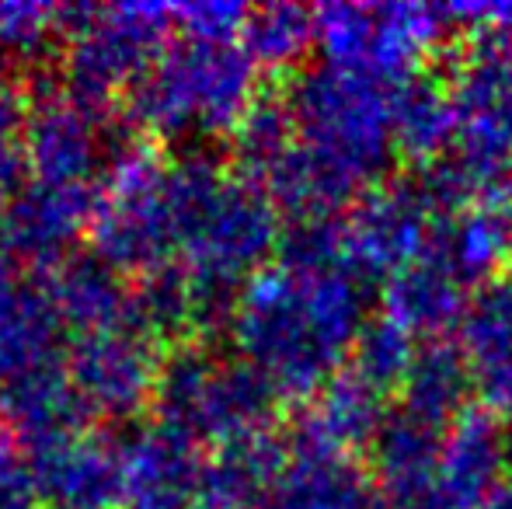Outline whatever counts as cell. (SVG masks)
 <instances>
[{
    "mask_svg": "<svg viewBox=\"0 0 512 509\" xmlns=\"http://www.w3.org/2000/svg\"><path fill=\"white\" fill-rule=\"evenodd\" d=\"M255 509H377V496L352 457L293 447Z\"/></svg>",
    "mask_w": 512,
    "mask_h": 509,
    "instance_id": "15",
    "label": "cell"
},
{
    "mask_svg": "<svg viewBox=\"0 0 512 509\" xmlns=\"http://www.w3.org/2000/svg\"><path fill=\"white\" fill-rule=\"evenodd\" d=\"M418 353V342L391 318H366L359 328L356 346L349 353V374H356L363 384L377 387L380 394L401 391L408 377V367Z\"/></svg>",
    "mask_w": 512,
    "mask_h": 509,
    "instance_id": "21",
    "label": "cell"
},
{
    "mask_svg": "<svg viewBox=\"0 0 512 509\" xmlns=\"http://www.w3.org/2000/svg\"><path fill=\"white\" fill-rule=\"evenodd\" d=\"M443 436V426L418 419L401 405L387 412L370 447L373 482H377L387 509H429Z\"/></svg>",
    "mask_w": 512,
    "mask_h": 509,
    "instance_id": "11",
    "label": "cell"
},
{
    "mask_svg": "<svg viewBox=\"0 0 512 509\" xmlns=\"http://www.w3.org/2000/svg\"><path fill=\"white\" fill-rule=\"evenodd\" d=\"M95 126L91 116L74 102H46L28 112L25 126V164L35 171V182L49 185H88L95 164Z\"/></svg>",
    "mask_w": 512,
    "mask_h": 509,
    "instance_id": "18",
    "label": "cell"
},
{
    "mask_svg": "<svg viewBox=\"0 0 512 509\" xmlns=\"http://www.w3.org/2000/svg\"><path fill=\"white\" fill-rule=\"evenodd\" d=\"M241 42L258 67H293L317 46V11L297 4L248 11Z\"/></svg>",
    "mask_w": 512,
    "mask_h": 509,
    "instance_id": "20",
    "label": "cell"
},
{
    "mask_svg": "<svg viewBox=\"0 0 512 509\" xmlns=\"http://www.w3.org/2000/svg\"><path fill=\"white\" fill-rule=\"evenodd\" d=\"M474 394L471 367L457 342H418V353L401 384V408L425 422L450 429L467 412V398Z\"/></svg>",
    "mask_w": 512,
    "mask_h": 509,
    "instance_id": "19",
    "label": "cell"
},
{
    "mask_svg": "<svg viewBox=\"0 0 512 509\" xmlns=\"http://www.w3.org/2000/svg\"><path fill=\"white\" fill-rule=\"evenodd\" d=\"M394 88L398 84L324 63L300 77L286 98L300 154L349 203L380 182L394 157Z\"/></svg>",
    "mask_w": 512,
    "mask_h": 509,
    "instance_id": "2",
    "label": "cell"
},
{
    "mask_svg": "<svg viewBox=\"0 0 512 509\" xmlns=\"http://www.w3.org/2000/svg\"><path fill=\"white\" fill-rule=\"evenodd\" d=\"M450 21L436 4H331L317 11V46L331 67L401 84L422 74Z\"/></svg>",
    "mask_w": 512,
    "mask_h": 509,
    "instance_id": "4",
    "label": "cell"
},
{
    "mask_svg": "<svg viewBox=\"0 0 512 509\" xmlns=\"http://www.w3.org/2000/svg\"><path fill=\"white\" fill-rule=\"evenodd\" d=\"M450 91L460 112V129H478L512 143V42L485 32L474 35Z\"/></svg>",
    "mask_w": 512,
    "mask_h": 509,
    "instance_id": "17",
    "label": "cell"
},
{
    "mask_svg": "<svg viewBox=\"0 0 512 509\" xmlns=\"http://www.w3.org/2000/svg\"><path fill=\"white\" fill-rule=\"evenodd\" d=\"M425 255L439 258L467 290L506 276L502 269L512 265V199L474 203L439 217Z\"/></svg>",
    "mask_w": 512,
    "mask_h": 509,
    "instance_id": "13",
    "label": "cell"
},
{
    "mask_svg": "<svg viewBox=\"0 0 512 509\" xmlns=\"http://www.w3.org/2000/svg\"><path fill=\"white\" fill-rule=\"evenodd\" d=\"M502 436H506V464H509V475H512V419L502 422Z\"/></svg>",
    "mask_w": 512,
    "mask_h": 509,
    "instance_id": "24",
    "label": "cell"
},
{
    "mask_svg": "<svg viewBox=\"0 0 512 509\" xmlns=\"http://www.w3.org/2000/svg\"><path fill=\"white\" fill-rule=\"evenodd\" d=\"M471 293L439 258L422 255L387 279L380 304L384 318L405 328L415 342H436L460 328Z\"/></svg>",
    "mask_w": 512,
    "mask_h": 509,
    "instance_id": "14",
    "label": "cell"
},
{
    "mask_svg": "<svg viewBox=\"0 0 512 509\" xmlns=\"http://www.w3.org/2000/svg\"><path fill=\"white\" fill-rule=\"evenodd\" d=\"M258 63L241 39L185 35L161 49L133 88V116L161 133H216L255 109Z\"/></svg>",
    "mask_w": 512,
    "mask_h": 509,
    "instance_id": "3",
    "label": "cell"
},
{
    "mask_svg": "<svg viewBox=\"0 0 512 509\" xmlns=\"http://www.w3.org/2000/svg\"><path fill=\"white\" fill-rule=\"evenodd\" d=\"M363 279L279 258L248 279L234 311L244 367L276 398H314L349 360L366 325Z\"/></svg>",
    "mask_w": 512,
    "mask_h": 509,
    "instance_id": "1",
    "label": "cell"
},
{
    "mask_svg": "<svg viewBox=\"0 0 512 509\" xmlns=\"http://www.w3.org/2000/svg\"><path fill=\"white\" fill-rule=\"evenodd\" d=\"M196 443L178 429H147L119 454V499L133 509H185L203 489Z\"/></svg>",
    "mask_w": 512,
    "mask_h": 509,
    "instance_id": "10",
    "label": "cell"
},
{
    "mask_svg": "<svg viewBox=\"0 0 512 509\" xmlns=\"http://www.w3.org/2000/svg\"><path fill=\"white\" fill-rule=\"evenodd\" d=\"M394 154L418 168H432L450 154L460 136V112L453 102L450 81L436 74H415L394 88L391 98Z\"/></svg>",
    "mask_w": 512,
    "mask_h": 509,
    "instance_id": "16",
    "label": "cell"
},
{
    "mask_svg": "<svg viewBox=\"0 0 512 509\" xmlns=\"http://www.w3.org/2000/svg\"><path fill=\"white\" fill-rule=\"evenodd\" d=\"M509 475L502 419L488 408H467L443 436L429 509H481Z\"/></svg>",
    "mask_w": 512,
    "mask_h": 509,
    "instance_id": "8",
    "label": "cell"
},
{
    "mask_svg": "<svg viewBox=\"0 0 512 509\" xmlns=\"http://www.w3.org/2000/svg\"><path fill=\"white\" fill-rule=\"evenodd\" d=\"M436 224L439 210L432 206L422 178L370 185L342 220L349 269L363 283H387L394 272L429 252Z\"/></svg>",
    "mask_w": 512,
    "mask_h": 509,
    "instance_id": "6",
    "label": "cell"
},
{
    "mask_svg": "<svg viewBox=\"0 0 512 509\" xmlns=\"http://www.w3.org/2000/svg\"><path fill=\"white\" fill-rule=\"evenodd\" d=\"M481 509H512V475L502 478L499 489L485 499V506H481Z\"/></svg>",
    "mask_w": 512,
    "mask_h": 509,
    "instance_id": "23",
    "label": "cell"
},
{
    "mask_svg": "<svg viewBox=\"0 0 512 509\" xmlns=\"http://www.w3.org/2000/svg\"><path fill=\"white\" fill-rule=\"evenodd\" d=\"M460 353L471 367L481 408L512 419V276H499L471 293L460 318Z\"/></svg>",
    "mask_w": 512,
    "mask_h": 509,
    "instance_id": "9",
    "label": "cell"
},
{
    "mask_svg": "<svg viewBox=\"0 0 512 509\" xmlns=\"http://www.w3.org/2000/svg\"><path fill=\"white\" fill-rule=\"evenodd\" d=\"M175 28L171 7H112L84 11V25L74 28V88L81 98H102L112 88H136L150 63L161 56L164 35Z\"/></svg>",
    "mask_w": 512,
    "mask_h": 509,
    "instance_id": "7",
    "label": "cell"
},
{
    "mask_svg": "<svg viewBox=\"0 0 512 509\" xmlns=\"http://www.w3.org/2000/svg\"><path fill=\"white\" fill-rule=\"evenodd\" d=\"M387 412H391L387 394H380L377 387L363 384L356 374L345 370L314 394L304 419H300L293 447L352 457L356 450L373 447Z\"/></svg>",
    "mask_w": 512,
    "mask_h": 509,
    "instance_id": "12",
    "label": "cell"
},
{
    "mask_svg": "<svg viewBox=\"0 0 512 509\" xmlns=\"http://www.w3.org/2000/svg\"><path fill=\"white\" fill-rule=\"evenodd\" d=\"M70 18L67 7L46 4H0V53L28 56L53 39L56 25Z\"/></svg>",
    "mask_w": 512,
    "mask_h": 509,
    "instance_id": "22",
    "label": "cell"
},
{
    "mask_svg": "<svg viewBox=\"0 0 512 509\" xmlns=\"http://www.w3.org/2000/svg\"><path fill=\"white\" fill-rule=\"evenodd\" d=\"M168 401V426L182 436H209L223 447L265 436V422L276 394L248 367H220L216 360L192 356L161 377Z\"/></svg>",
    "mask_w": 512,
    "mask_h": 509,
    "instance_id": "5",
    "label": "cell"
}]
</instances>
